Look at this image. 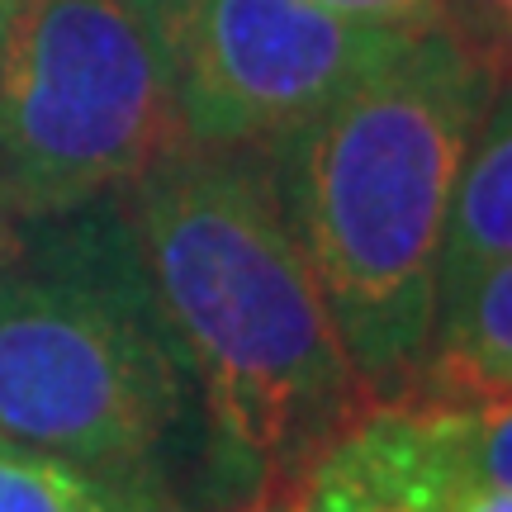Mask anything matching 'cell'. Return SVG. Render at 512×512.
Segmentation results:
<instances>
[{
    "label": "cell",
    "mask_w": 512,
    "mask_h": 512,
    "mask_svg": "<svg viewBox=\"0 0 512 512\" xmlns=\"http://www.w3.org/2000/svg\"><path fill=\"white\" fill-rule=\"evenodd\" d=\"M128 223L195 375L228 484L304 479L370 408L266 147L176 143L128 185Z\"/></svg>",
    "instance_id": "obj_1"
},
{
    "label": "cell",
    "mask_w": 512,
    "mask_h": 512,
    "mask_svg": "<svg viewBox=\"0 0 512 512\" xmlns=\"http://www.w3.org/2000/svg\"><path fill=\"white\" fill-rule=\"evenodd\" d=\"M498 81L494 57L437 24L309 124L266 143L370 403L394 399L427 356L451 200Z\"/></svg>",
    "instance_id": "obj_2"
},
{
    "label": "cell",
    "mask_w": 512,
    "mask_h": 512,
    "mask_svg": "<svg viewBox=\"0 0 512 512\" xmlns=\"http://www.w3.org/2000/svg\"><path fill=\"white\" fill-rule=\"evenodd\" d=\"M195 408L200 389L124 204L105 195L67 214H0L5 437L114 489L157 484L166 441Z\"/></svg>",
    "instance_id": "obj_3"
},
{
    "label": "cell",
    "mask_w": 512,
    "mask_h": 512,
    "mask_svg": "<svg viewBox=\"0 0 512 512\" xmlns=\"http://www.w3.org/2000/svg\"><path fill=\"white\" fill-rule=\"evenodd\" d=\"M181 143L152 0H10L0 10V214L119 195Z\"/></svg>",
    "instance_id": "obj_4"
},
{
    "label": "cell",
    "mask_w": 512,
    "mask_h": 512,
    "mask_svg": "<svg viewBox=\"0 0 512 512\" xmlns=\"http://www.w3.org/2000/svg\"><path fill=\"white\" fill-rule=\"evenodd\" d=\"M171 53L181 143L266 147L309 124L418 34L313 0H152Z\"/></svg>",
    "instance_id": "obj_5"
},
{
    "label": "cell",
    "mask_w": 512,
    "mask_h": 512,
    "mask_svg": "<svg viewBox=\"0 0 512 512\" xmlns=\"http://www.w3.org/2000/svg\"><path fill=\"white\" fill-rule=\"evenodd\" d=\"M432 456L394 403H370L304 470V512H432Z\"/></svg>",
    "instance_id": "obj_6"
},
{
    "label": "cell",
    "mask_w": 512,
    "mask_h": 512,
    "mask_svg": "<svg viewBox=\"0 0 512 512\" xmlns=\"http://www.w3.org/2000/svg\"><path fill=\"white\" fill-rule=\"evenodd\" d=\"M498 389H512V261L441 304L427 356L394 399H479Z\"/></svg>",
    "instance_id": "obj_7"
},
{
    "label": "cell",
    "mask_w": 512,
    "mask_h": 512,
    "mask_svg": "<svg viewBox=\"0 0 512 512\" xmlns=\"http://www.w3.org/2000/svg\"><path fill=\"white\" fill-rule=\"evenodd\" d=\"M498 261H512V81H498L460 166L437 266V309Z\"/></svg>",
    "instance_id": "obj_8"
},
{
    "label": "cell",
    "mask_w": 512,
    "mask_h": 512,
    "mask_svg": "<svg viewBox=\"0 0 512 512\" xmlns=\"http://www.w3.org/2000/svg\"><path fill=\"white\" fill-rule=\"evenodd\" d=\"M441 470L512 489V389L479 399H389Z\"/></svg>",
    "instance_id": "obj_9"
},
{
    "label": "cell",
    "mask_w": 512,
    "mask_h": 512,
    "mask_svg": "<svg viewBox=\"0 0 512 512\" xmlns=\"http://www.w3.org/2000/svg\"><path fill=\"white\" fill-rule=\"evenodd\" d=\"M0 512H114V484L0 432Z\"/></svg>",
    "instance_id": "obj_10"
},
{
    "label": "cell",
    "mask_w": 512,
    "mask_h": 512,
    "mask_svg": "<svg viewBox=\"0 0 512 512\" xmlns=\"http://www.w3.org/2000/svg\"><path fill=\"white\" fill-rule=\"evenodd\" d=\"M332 15L366 19V24H384V29H403V34H427L451 19L446 0H313Z\"/></svg>",
    "instance_id": "obj_11"
},
{
    "label": "cell",
    "mask_w": 512,
    "mask_h": 512,
    "mask_svg": "<svg viewBox=\"0 0 512 512\" xmlns=\"http://www.w3.org/2000/svg\"><path fill=\"white\" fill-rule=\"evenodd\" d=\"M422 446H427V441H422ZM427 456H432V451H427ZM427 498H432V512H512V489L451 475V470H441L437 460H432V494Z\"/></svg>",
    "instance_id": "obj_12"
},
{
    "label": "cell",
    "mask_w": 512,
    "mask_h": 512,
    "mask_svg": "<svg viewBox=\"0 0 512 512\" xmlns=\"http://www.w3.org/2000/svg\"><path fill=\"white\" fill-rule=\"evenodd\" d=\"M451 29H460L475 48H484L503 72L512 67V0H470V15Z\"/></svg>",
    "instance_id": "obj_13"
},
{
    "label": "cell",
    "mask_w": 512,
    "mask_h": 512,
    "mask_svg": "<svg viewBox=\"0 0 512 512\" xmlns=\"http://www.w3.org/2000/svg\"><path fill=\"white\" fill-rule=\"evenodd\" d=\"M223 512H304V479H271L247 498H233Z\"/></svg>",
    "instance_id": "obj_14"
},
{
    "label": "cell",
    "mask_w": 512,
    "mask_h": 512,
    "mask_svg": "<svg viewBox=\"0 0 512 512\" xmlns=\"http://www.w3.org/2000/svg\"><path fill=\"white\" fill-rule=\"evenodd\" d=\"M114 512H171V503L157 484H124L114 489Z\"/></svg>",
    "instance_id": "obj_15"
},
{
    "label": "cell",
    "mask_w": 512,
    "mask_h": 512,
    "mask_svg": "<svg viewBox=\"0 0 512 512\" xmlns=\"http://www.w3.org/2000/svg\"><path fill=\"white\" fill-rule=\"evenodd\" d=\"M5 5H10V0H0V10H5Z\"/></svg>",
    "instance_id": "obj_16"
}]
</instances>
